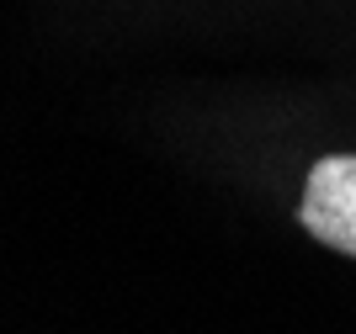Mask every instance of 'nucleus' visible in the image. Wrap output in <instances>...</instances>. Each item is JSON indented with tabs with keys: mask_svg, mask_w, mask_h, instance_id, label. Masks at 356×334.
<instances>
[{
	"mask_svg": "<svg viewBox=\"0 0 356 334\" xmlns=\"http://www.w3.org/2000/svg\"><path fill=\"white\" fill-rule=\"evenodd\" d=\"M298 223L319 239V244L356 255V154H330L309 170Z\"/></svg>",
	"mask_w": 356,
	"mask_h": 334,
	"instance_id": "nucleus-1",
	"label": "nucleus"
}]
</instances>
